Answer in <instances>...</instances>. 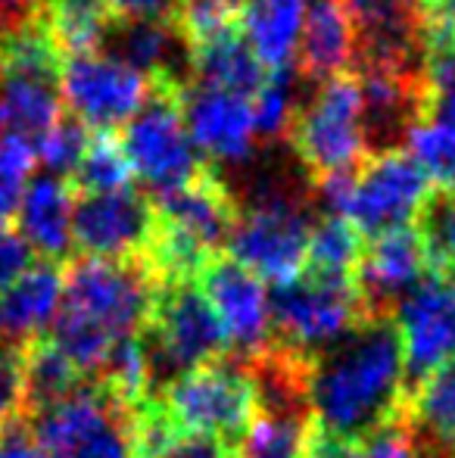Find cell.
Returning <instances> with one entry per match:
<instances>
[{
  "label": "cell",
  "mask_w": 455,
  "mask_h": 458,
  "mask_svg": "<svg viewBox=\"0 0 455 458\" xmlns=\"http://www.w3.org/2000/svg\"><path fill=\"white\" fill-rule=\"evenodd\" d=\"M390 315L402 340L409 390L431 371L455 362V272L427 266Z\"/></svg>",
  "instance_id": "cell-11"
},
{
  "label": "cell",
  "mask_w": 455,
  "mask_h": 458,
  "mask_svg": "<svg viewBox=\"0 0 455 458\" xmlns=\"http://www.w3.org/2000/svg\"><path fill=\"white\" fill-rule=\"evenodd\" d=\"M412 4H418V6H427V4H431V0H412Z\"/></svg>",
  "instance_id": "cell-42"
},
{
  "label": "cell",
  "mask_w": 455,
  "mask_h": 458,
  "mask_svg": "<svg viewBox=\"0 0 455 458\" xmlns=\"http://www.w3.org/2000/svg\"><path fill=\"white\" fill-rule=\"evenodd\" d=\"M38 13L66 56L97 50L115 22L110 0H41Z\"/></svg>",
  "instance_id": "cell-26"
},
{
  "label": "cell",
  "mask_w": 455,
  "mask_h": 458,
  "mask_svg": "<svg viewBox=\"0 0 455 458\" xmlns=\"http://www.w3.org/2000/svg\"><path fill=\"white\" fill-rule=\"evenodd\" d=\"M41 0H0V16H6V22L13 19H25L31 13H38Z\"/></svg>",
  "instance_id": "cell-40"
},
{
  "label": "cell",
  "mask_w": 455,
  "mask_h": 458,
  "mask_svg": "<svg viewBox=\"0 0 455 458\" xmlns=\"http://www.w3.org/2000/svg\"><path fill=\"white\" fill-rule=\"evenodd\" d=\"M197 284L225 327L231 359H249L272 344V309L262 277L240 266L234 256L215 253L200 266Z\"/></svg>",
  "instance_id": "cell-13"
},
{
  "label": "cell",
  "mask_w": 455,
  "mask_h": 458,
  "mask_svg": "<svg viewBox=\"0 0 455 458\" xmlns=\"http://www.w3.org/2000/svg\"><path fill=\"white\" fill-rule=\"evenodd\" d=\"M140 337L150 352L156 386H165L190 368L231 356L225 327L197 277H159Z\"/></svg>",
  "instance_id": "cell-5"
},
{
  "label": "cell",
  "mask_w": 455,
  "mask_h": 458,
  "mask_svg": "<svg viewBox=\"0 0 455 458\" xmlns=\"http://www.w3.org/2000/svg\"><path fill=\"white\" fill-rule=\"evenodd\" d=\"M35 163V147L29 140L0 134V225H6L16 216Z\"/></svg>",
  "instance_id": "cell-33"
},
{
  "label": "cell",
  "mask_w": 455,
  "mask_h": 458,
  "mask_svg": "<svg viewBox=\"0 0 455 458\" xmlns=\"http://www.w3.org/2000/svg\"><path fill=\"white\" fill-rule=\"evenodd\" d=\"M427 247V266L455 272V191H434L418 216Z\"/></svg>",
  "instance_id": "cell-32"
},
{
  "label": "cell",
  "mask_w": 455,
  "mask_h": 458,
  "mask_svg": "<svg viewBox=\"0 0 455 458\" xmlns=\"http://www.w3.org/2000/svg\"><path fill=\"white\" fill-rule=\"evenodd\" d=\"M243 0H175L172 22L188 38L190 50L213 41L219 35L234 31Z\"/></svg>",
  "instance_id": "cell-31"
},
{
  "label": "cell",
  "mask_w": 455,
  "mask_h": 458,
  "mask_svg": "<svg viewBox=\"0 0 455 458\" xmlns=\"http://www.w3.org/2000/svg\"><path fill=\"white\" fill-rule=\"evenodd\" d=\"M427 272V247L418 225L381 231L365 247L356 268V287L375 315H390L402 293Z\"/></svg>",
  "instance_id": "cell-16"
},
{
  "label": "cell",
  "mask_w": 455,
  "mask_h": 458,
  "mask_svg": "<svg viewBox=\"0 0 455 458\" xmlns=\"http://www.w3.org/2000/svg\"><path fill=\"white\" fill-rule=\"evenodd\" d=\"M316 440L312 409L256 405L247 434L237 440L234 458H316Z\"/></svg>",
  "instance_id": "cell-22"
},
{
  "label": "cell",
  "mask_w": 455,
  "mask_h": 458,
  "mask_svg": "<svg viewBox=\"0 0 455 458\" xmlns=\"http://www.w3.org/2000/svg\"><path fill=\"white\" fill-rule=\"evenodd\" d=\"M265 75L268 72L253 56V50L247 47V41H243L237 31H228V35H219V38H213V41L194 47L188 81L253 97L256 88L265 81Z\"/></svg>",
  "instance_id": "cell-24"
},
{
  "label": "cell",
  "mask_w": 455,
  "mask_h": 458,
  "mask_svg": "<svg viewBox=\"0 0 455 458\" xmlns=\"http://www.w3.org/2000/svg\"><path fill=\"white\" fill-rule=\"evenodd\" d=\"M88 140H91V134H88V128L79 119H60L31 147H35V159L47 165L50 175L69 178L75 172V165H79Z\"/></svg>",
  "instance_id": "cell-34"
},
{
  "label": "cell",
  "mask_w": 455,
  "mask_h": 458,
  "mask_svg": "<svg viewBox=\"0 0 455 458\" xmlns=\"http://www.w3.org/2000/svg\"><path fill=\"white\" fill-rule=\"evenodd\" d=\"M402 144L434 191H455V125L425 115L409 128Z\"/></svg>",
  "instance_id": "cell-28"
},
{
  "label": "cell",
  "mask_w": 455,
  "mask_h": 458,
  "mask_svg": "<svg viewBox=\"0 0 455 458\" xmlns=\"http://www.w3.org/2000/svg\"><path fill=\"white\" fill-rule=\"evenodd\" d=\"M0 458H54L35 440L29 421H16L0 428Z\"/></svg>",
  "instance_id": "cell-38"
},
{
  "label": "cell",
  "mask_w": 455,
  "mask_h": 458,
  "mask_svg": "<svg viewBox=\"0 0 455 458\" xmlns=\"http://www.w3.org/2000/svg\"><path fill=\"white\" fill-rule=\"evenodd\" d=\"M0 29H4V16H0Z\"/></svg>",
  "instance_id": "cell-43"
},
{
  "label": "cell",
  "mask_w": 455,
  "mask_h": 458,
  "mask_svg": "<svg viewBox=\"0 0 455 458\" xmlns=\"http://www.w3.org/2000/svg\"><path fill=\"white\" fill-rule=\"evenodd\" d=\"M156 212L153 199L131 184L119 191L81 193L72 212V247L97 259H147Z\"/></svg>",
  "instance_id": "cell-12"
},
{
  "label": "cell",
  "mask_w": 455,
  "mask_h": 458,
  "mask_svg": "<svg viewBox=\"0 0 455 458\" xmlns=\"http://www.w3.org/2000/svg\"><path fill=\"white\" fill-rule=\"evenodd\" d=\"M181 428L213 434L234 446L256 415V390L237 359H215L190 368L156 393Z\"/></svg>",
  "instance_id": "cell-8"
},
{
  "label": "cell",
  "mask_w": 455,
  "mask_h": 458,
  "mask_svg": "<svg viewBox=\"0 0 455 458\" xmlns=\"http://www.w3.org/2000/svg\"><path fill=\"white\" fill-rule=\"evenodd\" d=\"M356 63V29L343 4L318 0L306 10L303 35L297 47L299 75L309 81H328Z\"/></svg>",
  "instance_id": "cell-21"
},
{
  "label": "cell",
  "mask_w": 455,
  "mask_h": 458,
  "mask_svg": "<svg viewBox=\"0 0 455 458\" xmlns=\"http://www.w3.org/2000/svg\"><path fill=\"white\" fill-rule=\"evenodd\" d=\"M156 287L150 259L81 256L63 272V302L50 340L85 377H94L113 346L144 327Z\"/></svg>",
  "instance_id": "cell-2"
},
{
  "label": "cell",
  "mask_w": 455,
  "mask_h": 458,
  "mask_svg": "<svg viewBox=\"0 0 455 458\" xmlns=\"http://www.w3.org/2000/svg\"><path fill=\"white\" fill-rule=\"evenodd\" d=\"M75 187L63 175H38L19 199V231L41 259H66L72 250Z\"/></svg>",
  "instance_id": "cell-19"
},
{
  "label": "cell",
  "mask_w": 455,
  "mask_h": 458,
  "mask_svg": "<svg viewBox=\"0 0 455 458\" xmlns=\"http://www.w3.org/2000/svg\"><path fill=\"white\" fill-rule=\"evenodd\" d=\"M365 253V234L343 216L328 212L312 225L309 250H306V268L309 275L343 277L356 281V268Z\"/></svg>",
  "instance_id": "cell-27"
},
{
  "label": "cell",
  "mask_w": 455,
  "mask_h": 458,
  "mask_svg": "<svg viewBox=\"0 0 455 458\" xmlns=\"http://www.w3.org/2000/svg\"><path fill=\"white\" fill-rule=\"evenodd\" d=\"M409 384L393 315H368L309 368V409L318 434L352 446L406 411Z\"/></svg>",
  "instance_id": "cell-1"
},
{
  "label": "cell",
  "mask_w": 455,
  "mask_h": 458,
  "mask_svg": "<svg viewBox=\"0 0 455 458\" xmlns=\"http://www.w3.org/2000/svg\"><path fill=\"white\" fill-rule=\"evenodd\" d=\"M31 256H35V250L29 247V241L6 225H0V290L10 287L31 266Z\"/></svg>",
  "instance_id": "cell-37"
},
{
  "label": "cell",
  "mask_w": 455,
  "mask_h": 458,
  "mask_svg": "<svg viewBox=\"0 0 455 458\" xmlns=\"http://www.w3.org/2000/svg\"><path fill=\"white\" fill-rule=\"evenodd\" d=\"M309 0H243L240 4V38L265 72H287L297 60Z\"/></svg>",
  "instance_id": "cell-20"
},
{
  "label": "cell",
  "mask_w": 455,
  "mask_h": 458,
  "mask_svg": "<svg viewBox=\"0 0 455 458\" xmlns=\"http://www.w3.org/2000/svg\"><path fill=\"white\" fill-rule=\"evenodd\" d=\"M409 421L440 458H455V362L431 371L409 390Z\"/></svg>",
  "instance_id": "cell-23"
},
{
  "label": "cell",
  "mask_w": 455,
  "mask_h": 458,
  "mask_svg": "<svg viewBox=\"0 0 455 458\" xmlns=\"http://www.w3.org/2000/svg\"><path fill=\"white\" fill-rule=\"evenodd\" d=\"M309 191L312 182L303 184L281 169L256 178L253 193L237 209V222L228 234V256L274 287L303 275L312 234Z\"/></svg>",
  "instance_id": "cell-3"
},
{
  "label": "cell",
  "mask_w": 455,
  "mask_h": 458,
  "mask_svg": "<svg viewBox=\"0 0 455 458\" xmlns=\"http://www.w3.org/2000/svg\"><path fill=\"white\" fill-rule=\"evenodd\" d=\"M115 19H159L172 16L175 0H110Z\"/></svg>",
  "instance_id": "cell-39"
},
{
  "label": "cell",
  "mask_w": 455,
  "mask_h": 458,
  "mask_svg": "<svg viewBox=\"0 0 455 458\" xmlns=\"http://www.w3.org/2000/svg\"><path fill=\"white\" fill-rule=\"evenodd\" d=\"M253 106V128L259 140H281L291 131V122L297 115V94L287 81V72H268L265 81L249 97Z\"/></svg>",
  "instance_id": "cell-30"
},
{
  "label": "cell",
  "mask_w": 455,
  "mask_h": 458,
  "mask_svg": "<svg viewBox=\"0 0 455 458\" xmlns=\"http://www.w3.org/2000/svg\"><path fill=\"white\" fill-rule=\"evenodd\" d=\"M22 371H25V421L38 411L50 409L54 403L75 393L85 374L72 365V359L47 337L31 340L22 346Z\"/></svg>",
  "instance_id": "cell-25"
},
{
  "label": "cell",
  "mask_w": 455,
  "mask_h": 458,
  "mask_svg": "<svg viewBox=\"0 0 455 458\" xmlns=\"http://www.w3.org/2000/svg\"><path fill=\"white\" fill-rule=\"evenodd\" d=\"M106 41L115 44V56L144 72L153 88L181 91L190 79L188 38L178 31L172 16L159 19H115Z\"/></svg>",
  "instance_id": "cell-17"
},
{
  "label": "cell",
  "mask_w": 455,
  "mask_h": 458,
  "mask_svg": "<svg viewBox=\"0 0 455 458\" xmlns=\"http://www.w3.org/2000/svg\"><path fill=\"white\" fill-rule=\"evenodd\" d=\"M356 29V69L425 72V10L412 0H343Z\"/></svg>",
  "instance_id": "cell-14"
},
{
  "label": "cell",
  "mask_w": 455,
  "mask_h": 458,
  "mask_svg": "<svg viewBox=\"0 0 455 458\" xmlns=\"http://www.w3.org/2000/svg\"><path fill=\"white\" fill-rule=\"evenodd\" d=\"M287 138L297 153L299 169L312 184L331 175L356 172L371 153L356 75L343 72L318 81L312 100L306 106H297Z\"/></svg>",
  "instance_id": "cell-6"
},
{
  "label": "cell",
  "mask_w": 455,
  "mask_h": 458,
  "mask_svg": "<svg viewBox=\"0 0 455 458\" xmlns=\"http://www.w3.org/2000/svg\"><path fill=\"white\" fill-rule=\"evenodd\" d=\"M425 16L455 29V0H431V4L425 6Z\"/></svg>",
  "instance_id": "cell-41"
},
{
  "label": "cell",
  "mask_w": 455,
  "mask_h": 458,
  "mask_svg": "<svg viewBox=\"0 0 455 458\" xmlns=\"http://www.w3.org/2000/svg\"><path fill=\"white\" fill-rule=\"evenodd\" d=\"M119 140L131 175L150 187L153 197L184 184L206 165L184 128L175 88H153L144 106L125 122Z\"/></svg>",
  "instance_id": "cell-9"
},
{
  "label": "cell",
  "mask_w": 455,
  "mask_h": 458,
  "mask_svg": "<svg viewBox=\"0 0 455 458\" xmlns=\"http://www.w3.org/2000/svg\"><path fill=\"white\" fill-rule=\"evenodd\" d=\"M178 100H181L184 128L197 153H203L209 163L247 165L256 157L259 138H256L253 106L247 94L188 81L178 91Z\"/></svg>",
  "instance_id": "cell-15"
},
{
  "label": "cell",
  "mask_w": 455,
  "mask_h": 458,
  "mask_svg": "<svg viewBox=\"0 0 455 458\" xmlns=\"http://www.w3.org/2000/svg\"><path fill=\"white\" fill-rule=\"evenodd\" d=\"M312 191L328 212L350 218L365 237H375L381 231L418 222L434 187L412 157L393 147L368 153L356 172L322 178L312 184Z\"/></svg>",
  "instance_id": "cell-4"
},
{
  "label": "cell",
  "mask_w": 455,
  "mask_h": 458,
  "mask_svg": "<svg viewBox=\"0 0 455 458\" xmlns=\"http://www.w3.org/2000/svg\"><path fill=\"white\" fill-rule=\"evenodd\" d=\"M63 302V268L54 259L29 266L6 290H0V344L29 346L54 325Z\"/></svg>",
  "instance_id": "cell-18"
},
{
  "label": "cell",
  "mask_w": 455,
  "mask_h": 458,
  "mask_svg": "<svg viewBox=\"0 0 455 458\" xmlns=\"http://www.w3.org/2000/svg\"><path fill=\"white\" fill-rule=\"evenodd\" d=\"M75 193H100V191H119L131 184V165L122 150V140L113 131H97L88 140L79 165L72 175Z\"/></svg>",
  "instance_id": "cell-29"
},
{
  "label": "cell",
  "mask_w": 455,
  "mask_h": 458,
  "mask_svg": "<svg viewBox=\"0 0 455 458\" xmlns=\"http://www.w3.org/2000/svg\"><path fill=\"white\" fill-rule=\"evenodd\" d=\"M153 85L115 54L85 50L60 66V97L72 119L94 131H115L147 103Z\"/></svg>",
  "instance_id": "cell-10"
},
{
  "label": "cell",
  "mask_w": 455,
  "mask_h": 458,
  "mask_svg": "<svg viewBox=\"0 0 455 458\" xmlns=\"http://www.w3.org/2000/svg\"><path fill=\"white\" fill-rule=\"evenodd\" d=\"M25 421V371L22 350L0 344V428Z\"/></svg>",
  "instance_id": "cell-36"
},
{
  "label": "cell",
  "mask_w": 455,
  "mask_h": 458,
  "mask_svg": "<svg viewBox=\"0 0 455 458\" xmlns=\"http://www.w3.org/2000/svg\"><path fill=\"white\" fill-rule=\"evenodd\" d=\"M268 309H272V340L303 356H318L346 337L358 321L375 315L365 306L356 281L309 272L278 284Z\"/></svg>",
  "instance_id": "cell-7"
},
{
  "label": "cell",
  "mask_w": 455,
  "mask_h": 458,
  "mask_svg": "<svg viewBox=\"0 0 455 458\" xmlns=\"http://www.w3.org/2000/svg\"><path fill=\"white\" fill-rule=\"evenodd\" d=\"M128 415H131V411H122V415L104 421L100 428H94L91 434L75 440L66 453H60L56 458H131Z\"/></svg>",
  "instance_id": "cell-35"
}]
</instances>
